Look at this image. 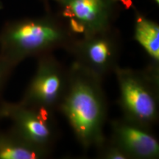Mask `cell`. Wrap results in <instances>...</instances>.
<instances>
[{"mask_svg": "<svg viewBox=\"0 0 159 159\" xmlns=\"http://www.w3.org/2000/svg\"><path fill=\"white\" fill-rule=\"evenodd\" d=\"M102 83V80L73 62L69 68L67 86L57 108L85 150L99 148L106 139L104 128L108 102Z\"/></svg>", "mask_w": 159, "mask_h": 159, "instance_id": "obj_1", "label": "cell"}, {"mask_svg": "<svg viewBox=\"0 0 159 159\" xmlns=\"http://www.w3.org/2000/svg\"><path fill=\"white\" fill-rule=\"evenodd\" d=\"M75 38L57 14L15 20L0 31V55L16 67L30 57L66 50Z\"/></svg>", "mask_w": 159, "mask_h": 159, "instance_id": "obj_2", "label": "cell"}, {"mask_svg": "<svg viewBox=\"0 0 159 159\" xmlns=\"http://www.w3.org/2000/svg\"><path fill=\"white\" fill-rule=\"evenodd\" d=\"M118 103L122 117L152 128L159 119V66L150 63L142 70L117 65Z\"/></svg>", "mask_w": 159, "mask_h": 159, "instance_id": "obj_3", "label": "cell"}, {"mask_svg": "<svg viewBox=\"0 0 159 159\" xmlns=\"http://www.w3.org/2000/svg\"><path fill=\"white\" fill-rule=\"evenodd\" d=\"M122 46L120 33L113 27L96 34L75 38L66 51L75 63L103 80L119 65Z\"/></svg>", "mask_w": 159, "mask_h": 159, "instance_id": "obj_4", "label": "cell"}, {"mask_svg": "<svg viewBox=\"0 0 159 159\" xmlns=\"http://www.w3.org/2000/svg\"><path fill=\"white\" fill-rule=\"evenodd\" d=\"M55 2L58 5L57 14L75 36H88L114 27L122 7L116 0H56Z\"/></svg>", "mask_w": 159, "mask_h": 159, "instance_id": "obj_5", "label": "cell"}, {"mask_svg": "<svg viewBox=\"0 0 159 159\" xmlns=\"http://www.w3.org/2000/svg\"><path fill=\"white\" fill-rule=\"evenodd\" d=\"M0 119L11 121V130L36 148L51 152L58 135L55 112L21 102H0Z\"/></svg>", "mask_w": 159, "mask_h": 159, "instance_id": "obj_6", "label": "cell"}, {"mask_svg": "<svg viewBox=\"0 0 159 159\" xmlns=\"http://www.w3.org/2000/svg\"><path fill=\"white\" fill-rule=\"evenodd\" d=\"M37 57L35 72L20 102L55 112L66 89L69 68H66L52 52Z\"/></svg>", "mask_w": 159, "mask_h": 159, "instance_id": "obj_7", "label": "cell"}, {"mask_svg": "<svg viewBox=\"0 0 159 159\" xmlns=\"http://www.w3.org/2000/svg\"><path fill=\"white\" fill-rule=\"evenodd\" d=\"M110 140L129 159H158L159 142L151 128L122 117L111 122Z\"/></svg>", "mask_w": 159, "mask_h": 159, "instance_id": "obj_8", "label": "cell"}, {"mask_svg": "<svg viewBox=\"0 0 159 159\" xmlns=\"http://www.w3.org/2000/svg\"><path fill=\"white\" fill-rule=\"evenodd\" d=\"M50 153L26 142L11 129L0 132V159H44Z\"/></svg>", "mask_w": 159, "mask_h": 159, "instance_id": "obj_9", "label": "cell"}, {"mask_svg": "<svg viewBox=\"0 0 159 159\" xmlns=\"http://www.w3.org/2000/svg\"><path fill=\"white\" fill-rule=\"evenodd\" d=\"M134 39L150 57V63L159 66V25L140 12L136 11Z\"/></svg>", "mask_w": 159, "mask_h": 159, "instance_id": "obj_10", "label": "cell"}, {"mask_svg": "<svg viewBox=\"0 0 159 159\" xmlns=\"http://www.w3.org/2000/svg\"><path fill=\"white\" fill-rule=\"evenodd\" d=\"M98 150L99 158L102 159H129L128 156L125 153L124 151L121 150L117 145L110 140V139H106L99 148Z\"/></svg>", "mask_w": 159, "mask_h": 159, "instance_id": "obj_11", "label": "cell"}, {"mask_svg": "<svg viewBox=\"0 0 159 159\" xmlns=\"http://www.w3.org/2000/svg\"><path fill=\"white\" fill-rule=\"evenodd\" d=\"M16 67L0 55V96L4 87Z\"/></svg>", "mask_w": 159, "mask_h": 159, "instance_id": "obj_12", "label": "cell"}, {"mask_svg": "<svg viewBox=\"0 0 159 159\" xmlns=\"http://www.w3.org/2000/svg\"><path fill=\"white\" fill-rule=\"evenodd\" d=\"M116 1L119 4V5L121 4L122 6H124L126 9L130 8L133 6V2L131 0H116Z\"/></svg>", "mask_w": 159, "mask_h": 159, "instance_id": "obj_13", "label": "cell"}, {"mask_svg": "<svg viewBox=\"0 0 159 159\" xmlns=\"http://www.w3.org/2000/svg\"><path fill=\"white\" fill-rule=\"evenodd\" d=\"M43 2H49V1H52V2H55L56 0H42Z\"/></svg>", "mask_w": 159, "mask_h": 159, "instance_id": "obj_14", "label": "cell"}, {"mask_svg": "<svg viewBox=\"0 0 159 159\" xmlns=\"http://www.w3.org/2000/svg\"><path fill=\"white\" fill-rule=\"evenodd\" d=\"M153 1L155 2V3H156L157 5H158V4H159V0H153Z\"/></svg>", "mask_w": 159, "mask_h": 159, "instance_id": "obj_15", "label": "cell"}]
</instances>
